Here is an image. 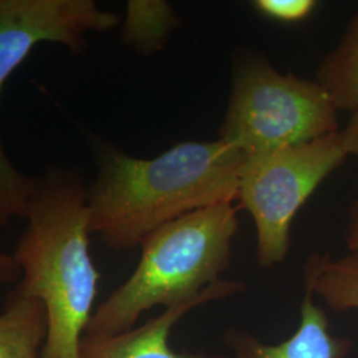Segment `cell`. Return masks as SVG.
I'll return each instance as SVG.
<instances>
[{
    "mask_svg": "<svg viewBox=\"0 0 358 358\" xmlns=\"http://www.w3.org/2000/svg\"><path fill=\"white\" fill-rule=\"evenodd\" d=\"M316 81L337 110L350 115L358 109V7L343 36L321 62Z\"/></svg>",
    "mask_w": 358,
    "mask_h": 358,
    "instance_id": "obj_10",
    "label": "cell"
},
{
    "mask_svg": "<svg viewBox=\"0 0 358 358\" xmlns=\"http://www.w3.org/2000/svg\"><path fill=\"white\" fill-rule=\"evenodd\" d=\"M92 148L90 234L112 251L140 247L146 235L190 213L236 202L244 155L223 140L179 142L148 159L99 140Z\"/></svg>",
    "mask_w": 358,
    "mask_h": 358,
    "instance_id": "obj_1",
    "label": "cell"
},
{
    "mask_svg": "<svg viewBox=\"0 0 358 358\" xmlns=\"http://www.w3.org/2000/svg\"><path fill=\"white\" fill-rule=\"evenodd\" d=\"M121 23L92 0H0V94L6 81L41 43H57L73 55L87 50V35ZM35 177L20 173L0 140V230L13 217L26 219Z\"/></svg>",
    "mask_w": 358,
    "mask_h": 358,
    "instance_id": "obj_6",
    "label": "cell"
},
{
    "mask_svg": "<svg viewBox=\"0 0 358 358\" xmlns=\"http://www.w3.org/2000/svg\"><path fill=\"white\" fill-rule=\"evenodd\" d=\"M26 219L13 252L22 269L15 288L44 307L41 358H80L100 272L90 255L88 185L78 169L53 165L35 177Z\"/></svg>",
    "mask_w": 358,
    "mask_h": 358,
    "instance_id": "obj_2",
    "label": "cell"
},
{
    "mask_svg": "<svg viewBox=\"0 0 358 358\" xmlns=\"http://www.w3.org/2000/svg\"><path fill=\"white\" fill-rule=\"evenodd\" d=\"M304 287L334 313L358 309V260L312 254L304 266Z\"/></svg>",
    "mask_w": 358,
    "mask_h": 358,
    "instance_id": "obj_11",
    "label": "cell"
},
{
    "mask_svg": "<svg viewBox=\"0 0 358 358\" xmlns=\"http://www.w3.org/2000/svg\"><path fill=\"white\" fill-rule=\"evenodd\" d=\"M317 1L315 0H256L254 7L264 16L271 19L296 23L307 19L316 8Z\"/></svg>",
    "mask_w": 358,
    "mask_h": 358,
    "instance_id": "obj_13",
    "label": "cell"
},
{
    "mask_svg": "<svg viewBox=\"0 0 358 358\" xmlns=\"http://www.w3.org/2000/svg\"><path fill=\"white\" fill-rule=\"evenodd\" d=\"M340 134L346 153L358 157V109L350 115L345 128L340 130Z\"/></svg>",
    "mask_w": 358,
    "mask_h": 358,
    "instance_id": "obj_16",
    "label": "cell"
},
{
    "mask_svg": "<svg viewBox=\"0 0 358 358\" xmlns=\"http://www.w3.org/2000/svg\"><path fill=\"white\" fill-rule=\"evenodd\" d=\"M22 269L13 254L0 251V292L11 288L20 282Z\"/></svg>",
    "mask_w": 358,
    "mask_h": 358,
    "instance_id": "obj_15",
    "label": "cell"
},
{
    "mask_svg": "<svg viewBox=\"0 0 358 358\" xmlns=\"http://www.w3.org/2000/svg\"><path fill=\"white\" fill-rule=\"evenodd\" d=\"M344 243L346 255L358 260V192L348 207L345 229H344Z\"/></svg>",
    "mask_w": 358,
    "mask_h": 358,
    "instance_id": "obj_14",
    "label": "cell"
},
{
    "mask_svg": "<svg viewBox=\"0 0 358 358\" xmlns=\"http://www.w3.org/2000/svg\"><path fill=\"white\" fill-rule=\"evenodd\" d=\"M348 157L340 131L304 145L244 157L236 203L254 220L259 266L272 268L287 259L296 214Z\"/></svg>",
    "mask_w": 358,
    "mask_h": 358,
    "instance_id": "obj_5",
    "label": "cell"
},
{
    "mask_svg": "<svg viewBox=\"0 0 358 358\" xmlns=\"http://www.w3.org/2000/svg\"><path fill=\"white\" fill-rule=\"evenodd\" d=\"M180 19L164 0H130L121 28L124 43L143 56L154 55L166 47Z\"/></svg>",
    "mask_w": 358,
    "mask_h": 358,
    "instance_id": "obj_12",
    "label": "cell"
},
{
    "mask_svg": "<svg viewBox=\"0 0 358 358\" xmlns=\"http://www.w3.org/2000/svg\"><path fill=\"white\" fill-rule=\"evenodd\" d=\"M244 289L243 282L223 279L192 300L165 308L142 325L115 334L85 336L80 358H226L206 352H177L170 344V336L176 324L192 309L242 294Z\"/></svg>",
    "mask_w": 358,
    "mask_h": 358,
    "instance_id": "obj_7",
    "label": "cell"
},
{
    "mask_svg": "<svg viewBox=\"0 0 358 358\" xmlns=\"http://www.w3.org/2000/svg\"><path fill=\"white\" fill-rule=\"evenodd\" d=\"M235 203L213 206L161 226L143 238L133 273L96 308L85 336L124 332L155 307H171L223 280L239 227Z\"/></svg>",
    "mask_w": 358,
    "mask_h": 358,
    "instance_id": "obj_3",
    "label": "cell"
},
{
    "mask_svg": "<svg viewBox=\"0 0 358 358\" xmlns=\"http://www.w3.org/2000/svg\"><path fill=\"white\" fill-rule=\"evenodd\" d=\"M338 131V110L316 80L282 73L259 53L234 59L219 140L250 157Z\"/></svg>",
    "mask_w": 358,
    "mask_h": 358,
    "instance_id": "obj_4",
    "label": "cell"
},
{
    "mask_svg": "<svg viewBox=\"0 0 358 358\" xmlns=\"http://www.w3.org/2000/svg\"><path fill=\"white\" fill-rule=\"evenodd\" d=\"M313 297V292L306 288L299 327L282 343L264 344L254 334L241 329L224 333V341L234 358H345L352 341L331 332L328 315Z\"/></svg>",
    "mask_w": 358,
    "mask_h": 358,
    "instance_id": "obj_8",
    "label": "cell"
},
{
    "mask_svg": "<svg viewBox=\"0 0 358 358\" xmlns=\"http://www.w3.org/2000/svg\"><path fill=\"white\" fill-rule=\"evenodd\" d=\"M45 336L43 304L13 287L0 312V358H41Z\"/></svg>",
    "mask_w": 358,
    "mask_h": 358,
    "instance_id": "obj_9",
    "label": "cell"
}]
</instances>
